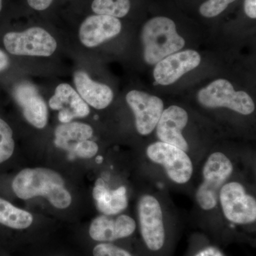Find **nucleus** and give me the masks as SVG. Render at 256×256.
Here are the masks:
<instances>
[{
    "instance_id": "obj_24",
    "label": "nucleus",
    "mask_w": 256,
    "mask_h": 256,
    "mask_svg": "<svg viewBox=\"0 0 256 256\" xmlns=\"http://www.w3.org/2000/svg\"><path fill=\"white\" fill-rule=\"evenodd\" d=\"M94 256H132L129 252L110 244L96 246L92 252Z\"/></svg>"
},
{
    "instance_id": "obj_29",
    "label": "nucleus",
    "mask_w": 256,
    "mask_h": 256,
    "mask_svg": "<svg viewBox=\"0 0 256 256\" xmlns=\"http://www.w3.org/2000/svg\"><path fill=\"white\" fill-rule=\"evenodd\" d=\"M2 0H0V11H1L2 9Z\"/></svg>"
},
{
    "instance_id": "obj_21",
    "label": "nucleus",
    "mask_w": 256,
    "mask_h": 256,
    "mask_svg": "<svg viewBox=\"0 0 256 256\" xmlns=\"http://www.w3.org/2000/svg\"><path fill=\"white\" fill-rule=\"evenodd\" d=\"M14 150L13 132L9 124L0 119V163L12 156Z\"/></svg>"
},
{
    "instance_id": "obj_11",
    "label": "nucleus",
    "mask_w": 256,
    "mask_h": 256,
    "mask_svg": "<svg viewBox=\"0 0 256 256\" xmlns=\"http://www.w3.org/2000/svg\"><path fill=\"white\" fill-rule=\"evenodd\" d=\"M188 120L186 111L178 106H170L163 110L156 124V136L160 140L188 152V143L182 132L188 124Z\"/></svg>"
},
{
    "instance_id": "obj_9",
    "label": "nucleus",
    "mask_w": 256,
    "mask_h": 256,
    "mask_svg": "<svg viewBox=\"0 0 256 256\" xmlns=\"http://www.w3.org/2000/svg\"><path fill=\"white\" fill-rule=\"evenodd\" d=\"M126 100L134 112L138 132L142 136L150 134L162 114V100L156 96L136 90L128 92Z\"/></svg>"
},
{
    "instance_id": "obj_3",
    "label": "nucleus",
    "mask_w": 256,
    "mask_h": 256,
    "mask_svg": "<svg viewBox=\"0 0 256 256\" xmlns=\"http://www.w3.org/2000/svg\"><path fill=\"white\" fill-rule=\"evenodd\" d=\"M233 172V164L222 152H214L203 168V182L196 192V200L204 210H210L218 203L222 186Z\"/></svg>"
},
{
    "instance_id": "obj_14",
    "label": "nucleus",
    "mask_w": 256,
    "mask_h": 256,
    "mask_svg": "<svg viewBox=\"0 0 256 256\" xmlns=\"http://www.w3.org/2000/svg\"><path fill=\"white\" fill-rule=\"evenodd\" d=\"M50 108L60 110L58 120L62 124L70 122L76 118L86 117L90 108L78 92L67 84L58 85L50 100Z\"/></svg>"
},
{
    "instance_id": "obj_27",
    "label": "nucleus",
    "mask_w": 256,
    "mask_h": 256,
    "mask_svg": "<svg viewBox=\"0 0 256 256\" xmlns=\"http://www.w3.org/2000/svg\"><path fill=\"white\" fill-rule=\"evenodd\" d=\"M195 256H224V255L216 248L208 247L200 250Z\"/></svg>"
},
{
    "instance_id": "obj_6",
    "label": "nucleus",
    "mask_w": 256,
    "mask_h": 256,
    "mask_svg": "<svg viewBox=\"0 0 256 256\" xmlns=\"http://www.w3.org/2000/svg\"><path fill=\"white\" fill-rule=\"evenodd\" d=\"M146 156L153 162L162 165L168 178L174 182L182 184L191 178L193 164L182 150L166 143L156 142L148 146Z\"/></svg>"
},
{
    "instance_id": "obj_28",
    "label": "nucleus",
    "mask_w": 256,
    "mask_h": 256,
    "mask_svg": "<svg viewBox=\"0 0 256 256\" xmlns=\"http://www.w3.org/2000/svg\"><path fill=\"white\" fill-rule=\"evenodd\" d=\"M10 60L8 56L0 50V72L5 70L9 66Z\"/></svg>"
},
{
    "instance_id": "obj_25",
    "label": "nucleus",
    "mask_w": 256,
    "mask_h": 256,
    "mask_svg": "<svg viewBox=\"0 0 256 256\" xmlns=\"http://www.w3.org/2000/svg\"><path fill=\"white\" fill-rule=\"evenodd\" d=\"M28 4L33 9L42 11L47 9L53 0H28Z\"/></svg>"
},
{
    "instance_id": "obj_2",
    "label": "nucleus",
    "mask_w": 256,
    "mask_h": 256,
    "mask_svg": "<svg viewBox=\"0 0 256 256\" xmlns=\"http://www.w3.org/2000/svg\"><path fill=\"white\" fill-rule=\"evenodd\" d=\"M144 58L153 65L184 46L185 40L176 32L174 21L165 16L151 18L142 31Z\"/></svg>"
},
{
    "instance_id": "obj_16",
    "label": "nucleus",
    "mask_w": 256,
    "mask_h": 256,
    "mask_svg": "<svg viewBox=\"0 0 256 256\" xmlns=\"http://www.w3.org/2000/svg\"><path fill=\"white\" fill-rule=\"evenodd\" d=\"M74 84L82 100L94 108H106L114 99V92L110 87L94 82L82 70L74 74Z\"/></svg>"
},
{
    "instance_id": "obj_19",
    "label": "nucleus",
    "mask_w": 256,
    "mask_h": 256,
    "mask_svg": "<svg viewBox=\"0 0 256 256\" xmlns=\"http://www.w3.org/2000/svg\"><path fill=\"white\" fill-rule=\"evenodd\" d=\"M32 222L33 216L31 214L0 198V224L10 228L24 229L28 228Z\"/></svg>"
},
{
    "instance_id": "obj_23",
    "label": "nucleus",
    "mask_w": 256,
    "mask_h": 256,
    "mask_svg": "<svg viewBox=\"0 0 256 256\" xmlns=\"http://www.w3.org/2000/svg\"><path fill=\"white\" fill-rule=\"evenodd\" d=\"M98 151V144L94 141L87 140L78 143L72 154L78 156V158L89 159V158L95 156L97 154Z\"/></svg>"
},
{
    "instance_id": "obj_8",
    "label": "nucleus",
    "mask_w": 256,
    "mask_h": 256,
    "mask_svg": "<svg viewBox=\"0 0 256 256\" xmlns=\"http://www.w3.org/2000/svg\"><path fill=\"white\" fill-rule=\"evenodd\" d=\"M140 232L150 250H159L164 244L165 232L162 210L158 200L151 195L141 197L138 204Z\"/></svg>"
},
{
    "instance_id": "obj_7",
    "label": "nucleus",
    "mask_w": 256,
    "mask_h": 256,
    "mask_svg": "<svg viewBox=\"0 0 256 256\" xmlns=\"http://www.w3.org/2000/svg\"><path fill=\"white\" fill-rule=\"evenodd\" d=\"M218 198L224 214L229 222L237 224L256 222V198L248 194L240 183L233 182L225 184Z\"/></svg>"
},
{
    "instance_id": "obj_13",
    "label": "nucleus",
    "mask_w": 256,
    "mask_h": 256,
    "mask_svg": "<svg viewBox=\"0 0 256 256\" xmlns=\"http://www.w3.org/2000/svg\"><path fill=\"white\" fill-rule=\"evenodd\" d=\"M13 94L26 120L38 129L44 128L48 121V110L36 88L30 82H22L14 87Z\"/></svg>"
},
{
    "instance_id": "obj_5",
    "label": "nucleus",
    "mask_w": 256,
    "mask_h": 256,
    "mask_svg": "<svg viewBox=\"0 0 256 256\" xmlns=\"http://www.w3.org/2000/svg\"><path fill=\"white\" fill-rule=\"evenodd\" d=\"M4 44L12 54L33 56H50L54 53L57 47L54 38L40 28L6 34Z\"/></svg>"
},
{
    "instance_id": "obj_12",
    "label": "nucleus",
    "mask_w": 256,
    "mask_h": 256,
    "mask_svg": "<svg viewBox=\"0 0 256 256\" xmlns=\"http://www.w3.org/2000/svg\"><path fill=\"white\" fill-rule=\"evenodd\" d=\"M122 28L118 18L105 14L92 15L84 20L79 38L84 46L92 48L117 36Z\"/></svg>"
},
{
    "instance_id": "obj_17",
    "label": "nucleus",
    "mask_w": 256,
    "mask_h": 256,
    "mask_svg": "<svg viewBox=\"0 0 256 256\" xmlns=\"http://www.w3.org/2000/svg\"><path fill=\"white\" fill-rule=\"evenodd\" d=\"M126 192L124 186H120L116 190H108L106 188L102 180L98 178L92 190V196L99 212L106 216L116 215L127 208Z\"/></svg>"
},
{
    "instance_id": "obj_15",
    "label": "nucleus",
    "mask_w": 256,
    "mask_h": 256,
    "mask_svg": "<svg viewBox=\"0 0 256 256\" xmlns=\"http://www.w3.org/2000/svg\"><path fill=\"white\" fill-rule=\"evenodd\" d=\"M136 228V222L127 215H121L116 218L100 216L92 220L89 234L97 242H112L130 236Z\"/></svg>"
},
{
    "instance_id": "obj_18",
    "label": "nucleus",
    "mask_w": 256,
    "mask_h": 256,
    "mask_svg": "<svg viewBox=\"0 0 256 256\" xmlns=\"http://www.w3.org/2000/svg\"><path fill=\"white\" fill-rule=\"evenodd\" d=\"M94 130L90 126L82 122H67L60 124L55 130L54 143L57 148L72 154L78 143L92 137Z\"/></svg>"
},
{
    "instance_id": "obj_1",
    "label": "nucleus",
    "mask_w": 256,
    "mask_h": 256,
    "mask_svg": "<svg viewBox=\"0 0 256 256\" xmlns=\"http://www.w3.org/2000/svg\"><path fill=\"white\" fill-rule=\"evenodd\" d=\"M12 188L18 198L28 200L43 196L56 208H66L72 203V196L64 188L63 178L46 168L22 170L13 180Z\"/></svg>"
},
{
    "instance_id": "obj_4",
    "label": "nucleus",
    "mask_w": 256,
    "mask_h": 256,
    "mask_svg": "<svg viewBox=\"0 0 256 256\" xmlns=\"http://www.w3.org/2000/svg\"><path fill=\"white\" fill-rule=\"evenodd\" d=\"M197 99L202 106L210 108H227L245 116L255 110L252 97L242 90L236 92L233 85L226 79L216 80L201 89Z\"/></svg>"
},
{
    "instance_id": "obj_22",
    "label": "nucleus",
    "mask_w": 256,
    "mask_h": 256,
    "mask_svg": "<svg viewBox=\"0 0 256 256\" xmlns=\"http://www.w3.org/2000/svg\"><path fill=\"white\" fill-rule=\"evenodd\" d=\"M236 0H207L200 8V14L207 18H215Z\"/></svg>"
},
{
    "instance_id": "obj_10",
    "label": "nucleus",
    "mask_w": 256,
    "mask_h": 256,
    "mask_svg": "<svg viewBox=\"0 0 256 256\" xmlns=\"http://www.w3.org/2000/svg\"><path fill=\"white\" fill-rule=\"evenodd\" d=\"M201 56L194 50L176 52L156 64L153 75L156 84L168 86L174 84L185 74L201 63Z\"/></svg>"
},
{
    "instance_id": "obj_26",
    "label": "nucleus",
    "mask_w": 256,
    "mask_h": 256,
    "mask_svg": "<svg viewBox=\"0 0 256 256\" xmlns=\"http://www.w3.org/2000/svg\"><path fill=\"white\" fill-rule=\"evenodd\" d=\"M244 10L248 18H256V0H245Z\"/></svg>"
},
{
    "instance_id": "obj_20",
    "label": "nucleus",
    "mask_w": 256,
    "mask_h": 256,
    "mask_svg": "<svg viewBox=\"0 0 256 256\" xmlns=\"http://www.w3.org/2000/svg\"><path fill=\"white\" fill-rule=\"evenodd\" d=\"M130 9V0H94L92 10L96 14L124 18Z\"/></svg>"
}]
</instances>
